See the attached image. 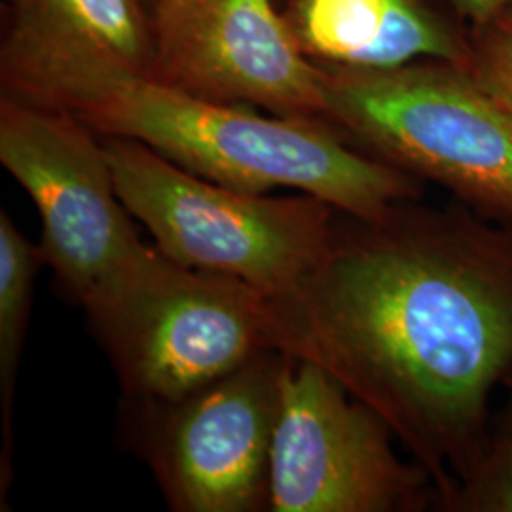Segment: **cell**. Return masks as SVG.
Returning a JSON list of instances; mask_svg holds the SVG:
<instances>
[{
  "label": "cell",
  "instance_id": "15",
  "mask_svg": "<svg viewBox=\"0 0 512 512\" xmlns=\"http://www.w3.org/2000/svg\"><path fill=\"white\" fill-rule=\"evenodd\" d=\"M446 4L467 29L512 10V0H446Z\"/></svg>",
  "mask_w": 512,
  "mask_h": 512
},
{
  "label": "cell",
  "instance_id": "9",
  "mask_svg": "<svg viewBox=\"0 0 512 512\" xmlns=\"http://www.w3.org/2000/svg\"><path fill=\"white\" fill-rule=\"evenodd\" d=\"M152 76L209 101L327 120L321 67L274 0H152Z\"/></svg>",
  "mask_w": 512,
  "mask_h": 512
},
{
  "label": "cell",
  "instance_id": "5",
  "mask_svg": "<svg viewBox=\"0 0 512 512\" xmlns=\"http://www.w3.org/2000/svg\"><path fill=\"white\" fill-rule=\"evenodd\" d=\"M86 313L133 401H179L277 349L272 296L156 247Z\"/></svg>",
  "mask_w": 512,
  "mask_h": 512
},
{
  "label": "cell",
  "instance_id": "4",
  "mask_svg": "<svg viewBox=\"0 0 512 512\" xmlns=\"http://www.w3.org/2000/svg\"><path fill=\"white\" fill-rule=\"evenodd\" d=\"M116 190L162 255L283 296L327 253L340 209L310 194L270 198L207 181L143 143L101 137Z\"/></svg>",
  "mask_w": 512,
  "mask_h": 512
},
{
  "label": "cell",
  "instance_id": "6",
  "mask_svg": "<svg viewBox=\"0 0 512 512\" xmlns=\"http://www.w3.org/2000/svg\"><path fill=\"white\" fill-rule=\"evenodd\" d=\"M0 162L37 207L42 262L84 310L148 255L116 190L101 135L73 114L2 93Z\"/></svg>",
  "mask_w": 512,
  "mask_h": 512
},
{
  "label": "cell",
  "instance_id": "8",
  "mask_svg": "<svg viewBox=\"0 0 512 512\" xmlns=\"http://www.w3.org/2000/svg\"><path fill=\"white\" fill-rule=\"evenodd\" d=\"M393 439L389 425L323 366L287 355L270 463V511L439 509L433 478L418 461L401 458Z\"/></svg>",
  "mask_w": 512,
  "mask_h": 512
},
{
  "label": "cell",
  "instance_id": "2",
  "mask_svg": "<svg viewBox=\"0 0 512 512\" xmlns=\"http://www.w3.org/2000/svg\"><path fill=\"white\" fill-rule=\"evenodd\" d=\"M4 95L69 112L101 137L143 143L194 175L243 192L296 188L361 219L423 194L420 179L366 154L327 120L262 116L143 74L74 71Z\"/></svg>",
  "mask_w": 512,
  "mask_h": 512
},
{
  "label": "cell",
  "instance_id": "10",
  "mask_svg": "<svg viewBox=\"0 0 512 512\" xmlns=\"http://www.w3.org/2000/svg\"><path fill=\"white\" fill-rule=\"evenodd\" d=\"M86 69L152 76L147 0H10L0 50L2 90Z\"/></svg>",
  "mask_w": 512,
  "mask_h": 512
},
{
  "label": "cell",
  "instance_id": "7",
  "mask_svg": "<svg viewBox=\"0 0 512 512\" xmlns=\"http://www.w3.org/2000/svg\"><path fill=\"white\" fill-rule=\"evenodd\" d=\"M287 355L266 351L179 401L124 399L126 439L175 512L270 511Z\"/></svg>",
  "mask_w": 512,
  "mask_h": 512
},
{
  "label": "cell",
  "instance_id": "17",
  "mask_svg": "<svg viewBox=\"0 0 512 512\" xmlns=\"http://www.w3.org/2000/svg\"><path fill=\"white\" fill-rule=\"evenodd\" d=\"M150 2H152V0H147V4H150Z\"/></svg>",
  "mask_w": 512,
  "mask_h": 512
},
{
  "label": "cell",
  "instance_id": "11",
  "mask_svg": "<svg viewBox=\"0 0 512 512\" xmlns=\"http://www.w3.org/2000/svg\"><path fill=\"white\" fill-rule=\"evenodd\" d=\"M283 16L321 67L384 71L442 59L471 69L467 27L431 0H287Z\"/></svg>",
  "mask_w": 512,
  "mask_h": 512
},
{
  "label": "cell",
  "instance_id": "1",
  "mask_svg": "<svg viewBox=\"0 0 512 512\" xmlns=\"http://www.w3.org/2000/svg\"><path fill=\"white\" fill-rule=\"evenodd\" d=\"M272 302L277 349L372 408L448 511L512 374V224L456 200L340 211L319 264Z\"/></svg>",
  "mask_w": 512,
  "mask_h": 512
},
{
  "label": "cell",
  "instance_id": "16",
  "mask_svg": "<svg viewBox=\"0 0 512 512\" xmlns=\"http://www.w3.org/2000/svg\"><path fill=\"white\" fill-rule=\"evenodd\" d=\"M505 391H507V395H512V374L507 378V382H505Z\"/></svg>",
  "mask_w": 512,
  "mask_h": 512
},
{
  "label": "cell",
  "instance_id": "12",
  "mask_svg": "<svg viewBox=\"0 0 512 512\" xmlns=\"http://www.w3.org/2000/svg\"><path fill=\"white\" fill-rule=\"evenodd\" d=\"M40 266H44L38 245L25 238L12 217L0 211V412H2V452H0V503L12 482L14 446V401L19 365L27 340L33 308V289Z\"/></svg>",
  "mask_w": 512,
  "mask_h": 512
},
{
  "label": "cell",
  "instance_id": "3",
  "mask_svg": "<svg viewBox=\"0 0 512 512\" xmlns=\"http://www.w3.org/2000/svg\"><path fill=\"white\" fill-rule=\"evenodd\" d=\"M321 67V65H319ZM327 122L355 147L512 224V110L459 63L321 67Z\"/></svg>",
  "mask_w": 512,
  "mask_h": 512
},
{
  "label": "cell",
  "instance_id": "14",
  "mask_svg": "<svg viewBox=\"0 0 512 512\" xmlns=\"http://www.w3.org/2000/svg\"><path fill=\"white\" fill-rule=\"evenodd\" d=\"M471 37V71L512 110V10L467 29Z\"/></svg>",
  "mask_w": 512,
  "mask_h": 512
},
{
  "label": "cell",
  "instance_id": "13",
  "mask_svg": "<svg viewBox=\"0 0 512 512\" xmlns=\"http://www.w3.org/2000/svg\"><path fill=\"white\" fill-rule=\"evenodd\" d=\"M446 512H512V395L492 416L484 446Z\"/></svg>",
  "mask_w": 512,
  "mask_h": 512
}]
</instances>
